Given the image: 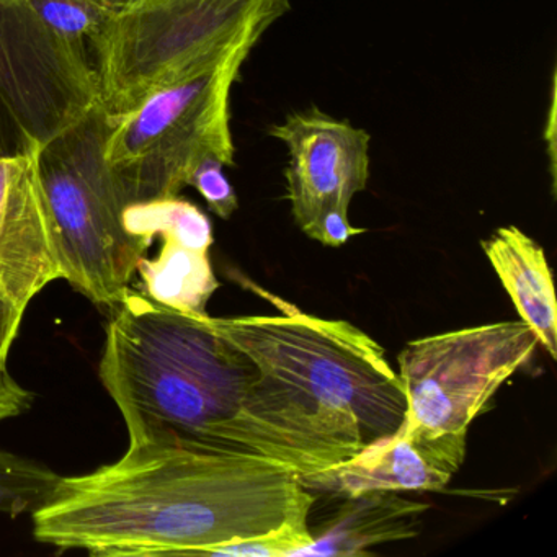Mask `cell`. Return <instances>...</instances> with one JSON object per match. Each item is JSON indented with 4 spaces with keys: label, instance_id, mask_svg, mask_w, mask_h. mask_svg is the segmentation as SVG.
I'll return each instance as SVG.
<instances>
[{
    "label": "cell",
    "instance_id": "cell-21",
    "mask_svg": "<svg viewBox=\"0 0 557 557\" xmlns=\"http://www.w3.org/2000/svg\"><path fill=\"white\" fill-rule=\"evenodd\" d=\"M24 314L14 308H0V368L8 367L9 351L17 338Z\"/></svg>",
    "mask_w": 557,
    "mask_h": 557
},
{
    "label": "cell",
    "instance_id": "cell-5",
    "mask_svg": "<svg viewBox=\"0 0 557 557\" xmlns=\"http://www.w3.org/2000/svg\"><path fill=\"white\" fill-rule=\"evenodd\" d=\"M250 51L243 48L110 115L103 158L126 208L178 197L203 159L233 168L231 92Z\"/></svg>",
    "mask_w": 557,
    "mask_h": 557
},
{
    "label": "cell",
    "instance_id": "cell-20",
    "mask_svg": "<svg viewBox=\"0 0 557 557\" xmlns=\"http://www.w3.org/2000/svg\"><path fill=\"white\" fill-rule=\"evenodd\" d=\"M32 400L34 394L11 376L8 367L0 368V422L22 416L30 409Z\"/></svg>",
    "mask_w": 557,
    "mask_h": 557
},
{
    "label": "cell",
    "instance_id": "cell-18",
    "mask_svg": "<svg viewBox=\"0 0 557 557\" xmlns=\"http://www.w3.org/2000/svg\"><path fill=\"white\" fill-rule=\"evenodd\" d=\"M226 165L216 158H207L191 172L188 187H194L221 220H230L239 207L236 191L224 175Z\"/></svg>",
    "mask_w": 557,
    "mask_h": 557
},
{
    "label": "cell",
    "instance_id": "cell-4",
    "mask_svg": "<svg viewBox=\"0 0 557 557\" xmlns=\"http://www.w3.org/2000/svg\"><path fill=\"white\" fill-rule=\"evenodd\" d=\"M288 11L289 0H116L92 50L100 103L122 115L158 87L256 47Z\"/></svg>",
    "mask_w": 557,
    "mask_h": 557
},
{
    "label": "cell",
    "instance_id": "cell-15",
    "mask_svg": "<svg viewBox=\"0 0 557 557\" xmlns=\"http://www.w3.org/2000/svg\"><path fill=\"white\" fill-rule=\"evenodd\" d=\"M123 223L146 247H151L156 236L174 237L184 246L207 252L213 246V226L207 214L181 197L132 205L123 213Z\"/></svg>",
    "mask_w": 557,
    "mask_h": 557
},
{
    "label": "cell",
    "instance_id": "cell-8",
    "mask_svg": "<svg viewBox=\"0 0 557 557\" xmlns=\"http://www.w3.org/2000/svg\"><path fill=\"white\" fill-rule=\"evenodd\" d=\"M99 103L89 51L18 0H0V158L41 151Z\"/></svg>",
    "mask_w": 557,
    "mask_h": 557
},
{
    "label": "cell",
    "instance_id": "cell-6",
    "mask_svg": "<svg viewBox=\"0 0 557 557\" xmlns=\"http://www.w3.org/2000/svg\"><path fill=\"white\" fill-rule=\"evenodd\" d=\"M102 103L38 152L63 280L89 301L115 308L149 247L126 231V205L107 168Z\"/></svg>",
    "mask_w": 557,
    "mask_h": 557
},
{
    "label": "cell",
    "instance_id": "cell-14",
    "mask_svg": "<svg viewBox=\"0 0 557 557\" xmlns=\"http://www.w3.org/2000/svg\"><path fill=\"white\" fill-rule=\"evenodd\" d=\"M136 273L149 299L190 315H208V302L220 288L210 252L191 249L169 236H162L156 259L139 260Z\"/></svg>",
    "mask_w": 557,
    "mask_h": 557
},
{
    "label": "cell",
    "instance_id": "cell-17",
    "mask_svg": "<svg viewBox=\"0 0 557 557\" xmlns=\"http://www.w3.org/2000/svg\"><path fill=\"white\" fill-rule=\"evenodd\" d=\"M58 34L89 51L112 14L116 0H18ZM94 61V60H92Z\"/></svg>",
    "mask_w": 557,
    "mask_h": 557
},
{
    "label": "cell",
    "instance_id": "cell-1",
    "mask_svg": "<svg viewBox=\"0 0 557 557\" xmlns=\"http://www.w3.org/2000/svg\"><path fill=\"white\" fill-rule=\"evenodd\" d=\"M99 374L129 443L262 456L301 478L357 455L210 314L175 311L133 286L112 308Z\"/></svg>",
    "mask_w": 557,
    "mask_h": 557
},
{
    "label": "cell",
    "instance_id": "cell-9",
    "mask_svg": "<svg viewBox=\"0 0 557 557\" xmlns=\"http://www.w3.org/2000/svg\"><path fill=\"white\" fill-rule=\"evenodd\" d=\"M269 135L288 148V200L306 236L329 211L350 210L367 188L371 138L364 129L311 107L270 126Z\"/></svg>",
    "mask_w": 557,
    "mask_h": 557
},
{
    "label": "cell",
    "instance_id": "cell-22",
    "mask_svg": "<svg viewBox=\"0 0 557 557\" xmlns=\"http://www.w3.org/2000/svg\"><path fill=\"white\" fill-rule=\"evenodd\" d=\"M4 306H9V305H5L4 301H0V308H4ZM9 308H11V306H9Z\"/></svg>",
    "mask_w": 557,
    "mask_h": 557
},
{
    "label": "cell",
    "instance_id": "cell-13",
    "mask_svg": "<svg viewBox=\"0 0 557 557\" xmlns=\"http://www.w3.org/2000/svg\"><path fill=\"white\" fill-rule=\"evenodd\" d=\"M481 246L521 321L557 360L556 293L543 247L515 226L498 227Z\"/></svg>",
    "mask_w": 557,
    "mask_h": 557
},
{
    "label": "cell",
    "instance_id": "cell-10",
    "mask_svg": "<svg viewBox=\"0 0 557 557\" xmlns=\"http://www.w3.org/2000/svg\"><path fill=\"white\" fill-rule=\"evenodd\" d=\"M38 152L0 158V301L21 314L63 280Z\"/></svg>",
    "mask_w": 557,
    "mask_h": 557
},
{
    "label": "cell",
    "instance_id": "cell-19",
    "mask_svg": "<svg viewBox=\"0 0 557 557\" xmlns=\"http://www.w3.org/2000/svg\"><path fill=\"white\" fill-rule=\"evenodd\" d=\"M364 230L355 227L348 218V211L334 210L325 213L318 223L314 224L308 236L318 240L322 246L341 247L347 244L351 237L363 234Z\"/></svg>",
    "mask_w": 557,
    "mask_h": 557
},
{
    "label": "cell",
    "instance_id": "cell-11",
    "mask_svg": "<svg viewBox=\"0 0 557 557\" xmlns=\"http://www.w3.org/2000/svg\"><path fill=\"white\" fill-rule=\"evenodd\" d=\"M301 481L311 492L345 498L368 492H438L448 485L451 475L433 468L406 438L400 425L396 433L364 446L354 458Z\"/></svg>",
    "mask_w": 557,
    "mask_h": 557
},
{
    "label": "cell",
    "instance_id": "cell-16",
    "mask_svg": "<svg viewBox=\"0 0 557 557\" xmlns=\"http://www.w3.org/2000/svg\"><path fill=\"white\" fill-rule=\"evenodd\" d=\"M60 479L48 466L0 448V513H34L50 500Z\"/></svg>",
    "mask_w": 557,
    "mask_h": 557
},
{
    "label": "cell",
    "instance_id": "cell-2",
    "mask_svg": "<svg viewBox=\"0 0 557 557\" xmlns=\"http://www.w3.org/2000/svg\"><path fill=\"white\" fill-rule=\"evenodd\" d=\"M314 492L262 456L129 443L122 458L61 478L34 536L96 557L213 556L236 541L309 527Z\"/></svg>",
    "mask_w": 557,
    "mask_h": 557
},
{
    "label": "cell",
    "instance_id": "cell-3",
    "mask_svg": "<svg viewBox=\"0 0 557 557\" xmlns=\"http://www.w3.org/2000/svg\"><path fill=\"white\" fill-rule=\"evenodd\" d=\"M263 296L282 312L210 315L211 325L263 373L292 389L354 451L396 433L406 419L407 400L383 347L350 322L306 314L276 296Z\"/></svg>",
    "mask_w": 557,
    "mask_h": 557
},
{
    "label": "cell",
    "instance_id": "cell-7",
    "mask_svg": "<svg viewBox=\"0 0 557 557\" xmlns=\"http://www.w3.org/2000/svg\"><path fill=\"white\" fill-rule=\"evenodd\" d=\"M536 334L523 321L495 322L409 342L400 351L406 438L438 471L455 475L469 425L491 409L502 384L530 364Z\"/></svg>",
    "mask_w": 557,
    "mask_h": 557
},
{
    "label": "cell",
    "instance_id": "cell-12",
    "mask_svg": "<svg viewBox=\"0 0 557 557\" xmlns=\"http://www.w3.org/2000/svg\"><path fill=\"white\" fill-rule=\"evenodd\" d=\"M429 505L397 492H368L345 497L334 515L309 527L312 544L299 556H363L368 547L410 540L420 533Z\"/></svg>",
    "mask_w": 557,
    "mask_h": 557
}]
</instances>
